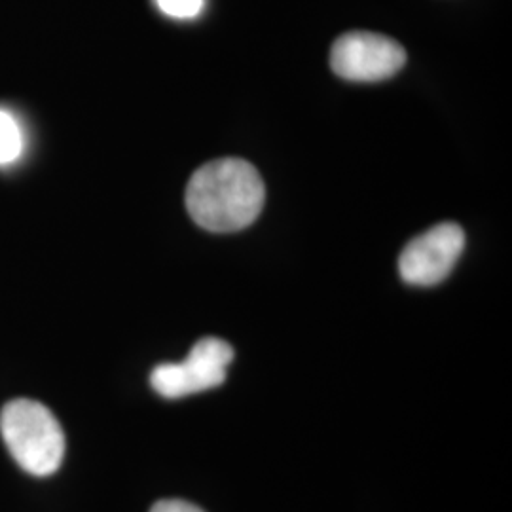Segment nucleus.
Segmentation results:
<instances>
[{
	"mask_svg": "<svg viewBox=\"0 0 512 512\" xmlns=\"http://www.w3.org/2000/svg\"><path fill=\"white\" fill-rule=\"evenodd\" d=\"M266 190L255 165L220 158L202 165L186 186V209L203 230L228 234L247 228L262 211Z\"/></svg>",
	"mask_w": 512,
	"mask_h": 512,
	"instance_id": "nucleus-1",
	"label": "nucleus"
},
{
	"mask_svg": "<svg viewBox=\"0 0 512 512\" xmlns=\"http://www.w3.org/2000/svg\"><path fill=\"white\" fill-rule=\"evenodd\" d=\"M0 435L12 458L29 475H54L65 458V435L48 406L16 399L0 412Z\"/></svg>",
	"mask_w": 512,
	"mask_h": 512,
	"instance_id": "nucleus-2",
	"label": "nucleus"
},
{
	"mask_svg": "<svg viewBox=\"0 0 512 512\" xmlns=\"http://www.w3.org/2000/svg\"><path fill=\"white\" fill-rule=\"evenodd\" d=\"M234 361V349L220 338L200 340L183 363L158 365L150 374L152 389L164 399H183L226 380V370Z\"/></svg>",
	"mask_w": 512,
	"mask_h": 512,
	"instance_id": "nucleus-3",
	"label": "nucleus"
},
{
	"mask_svg": "<svg viewBox=\"0 0 512 512\" xmlns=\"http://www.w3.org/2000/svg\"><path fill=\"white\" fill-rule=\"evenodd\" d=\"M406 63L403 46L385 35L353 31L334 42L330 67L344 80L380 82L399 73Z\"/></svg>",
	"mask_w": 512,
	"mask_h": 512,
	"instance_id": "nucleus-4",
	"label": "nucleus"
},
{
	"mask_svg": "<svg viewBox=\"0 0 512 512\" xmlns=\"http://www.w3.org/2000/svg\"><path fill=\"white\" fill-rule=\"evenodd\" d=\"M465 247V234L456 222H442L412 239L399 258V272L408 285L433 287L454 270Z\"/></svg>",
	"mask_w": 512,
	"mask_h": 512,
	"instance_id": "nucleus-5",
	"label": "nucleus"
},
{
	"mask_svg": "<svg viewBox=\"0 0 512 512\" xmlns=\"http://www.w3.org/2000/svg\"><path fill=\"white\" fill-rule=\"evenodd\" d=\"M23 150V135L18 120L0 109V165L14 164Z\"/></svg>",
	"mask_w": 512,
	"mask_h": 512,
	"instance_id": "nucleus-6",
	"label": "nucleus"
},
{
	"mask_svg": "<svg viewBox=\"0 0 512 512\" xmlns=\"http://www.w3.org/2000/svg\"><path fill=\"white\" fill-rule=\"evenodd\" d=\"M156 6L169 18L192 19L202 14L205 0H156Z\"/></svg>",
	"mask_w": 512,
	"mask_h": 512,
	"instance_id": "nucleus-7",
	"label": "nucleus"
},
{
	"mask_svg": "<svg viewBox=\"0 0 512 512\" xmlns=\"http://www.w3.org/2000/svg\"><path fill=\"white\" fill-rule=\"evenodd\" d=\"M150 512H203L200 507L183 501V499H162L158 501Z\"/></svg>",
	"mask_w": 512,
	"mask_h": 512,
	"instance_id": "nucleus-8",
	"label": "nucleus"
}]
</instances>
